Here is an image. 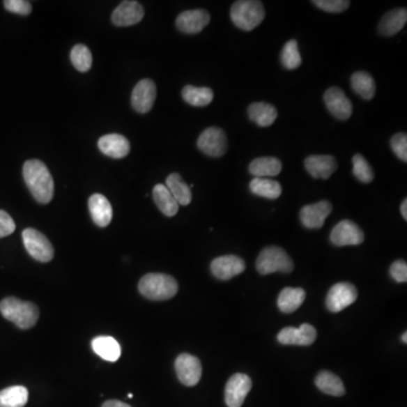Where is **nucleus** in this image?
I'll use <instances>...</instances> for the list:
<instances>
[{"label": "nucleus", "mask_w": 407, "mask_h": 407, "mask_svg": "<svg viewBox=\"0 0 407 407\" xmlns=\"http://www.w3.org/2000/svg\"><path fill=\"white\" fill-rule=\"evenodd\" d=\"M23 177L31 194L40 204L52 201L54 192V178L47 165L39 160H29L23 167Z\"/></svg>", "instance_id": "1"}, {"label": "nucleus", "mask_w": 407, "mask_h": 407, "mask_svg": "<svg viewBox=\"0 0 407 407\" xmlns=\"http://www.w3.org/2000/svg\"><path fill=\"white\" fill-rule=\"evenodd\" d=\"M0 312L7 321L15 323L21 330H29L39 321V308L34 303L16 298H6L0 302Z\"/></svg>", "instance_id": "2"}, {"label": "nucleus", "mask_w": 407, "mask_h": 407, "mask_svg": "<svg viewBox=\"0 0 407 407\" xmlns=\"http://www.w3.org/2000/svg\"><path fill=\"white\" fill-rule=\"evenodd\" d=\"M138 289L147 299L164 301L177 294L178 283L172 276L161 272H151L141 277Z\"/></svg>", "instance_id": "3"}, {"label": "nucleus", "mask_w": 407, "mask_h": 407, "mask_svg": "<svg viewBox=\"0 0 407 407\" xmlns=\"http://www.w3.org/2000/svg\"><path fill=\"white\" fill-rule=\"evenodd\" d=\"M230 17L238 29L249 32L261 25L265 18V8L258 0H238L231 7Z\"/></svg>", "instance_id": "4"}, {"label": "nucleus", "mask_w": 407, "mask_h": 407, "mask_svg": "<svg viewBox=\"0 0 407 407\" xmlns=\"http://www.w3.org/2000/svg\"><path fill=\"white\" fill-rule=\"evenodd\" d=\"M256 267L259 274L268 275L276 272H291L293 270L294 263L284 249L272 246L263 249L259 254Z\"/></svg>", "instance_id": "5"}, {"label": "nucleus", "mask_w": 407, "mask_h": 407, "mask_svg": "<svg viewBox=\"0 0 407 407\" xmlns=\"http://www.w3.org/2000/svg\"><path fill=\"white\" fill-rule=\"evenodd\" d=\"M23 243L26 252L41 263L52 261L54 256V247L48 238L36 229H25L23 231Z\"/></svg>", "instance_id": "6"}, {"label": "nucleus", "mask_w": 407, "mask_h": 407, "mask_svg": "<svg viewBox=\"0 0 407 407\" xmlns=\"http://www.w3.org/2000/svg\"><path fill=\"white\" fill-rule=\"evenodd\" d=\"M197 146L210 158H221L228 151V137L219 127L205 129L198 138Z\"/></svg>", "instance_id": "7"}, {"label": "nucleus", "mask_w": 407, "mask_h": 407, "mask_svg": "<svg viewBox=\"0 0 407 407\" xmlns=\"http://www.w3.org/2000/svg\"><path fill=\"white\" fill-rule=\"evenodd\" d=\"M358 299V290L348 282H341L334 285L327 295V309L332 314H337L353 305Z\"/></svg>", "instance_id": "8"}, {"label": "nucleus", "mask_w": 407, "mask_h": 407, "mask_svg": "<svg viewBox=\"0 0 407 407\" xmlns=\"http://www.w3.org/2000/svg\"><path fill=\"white\" fill-rule=\"evenodd\" d=\"M330 241L337 247L359 246L364 241V233L356 223L344 220L332 229Z\"/></svg>", "instance_id": "9"}, {"label": "nucleus", "mask_w": 407, "mask_h": 407, "mask_svg": "<svg viewBox=\"0 0 407 407\" xmlns=\"http://www.w3.org/2000/svg\"><path fill=\"white\" fill-rule=\"evenodd\" d=\"M176 372L185 386H196L201 381L203 369L198 358L192 354L183 353L176 360Z\"/></svg>", "instance_id": "10"}, {"label": "nucleus", "mask_w": 407, "mask_h": 407, "mask_svg": "<svg viewBox=\"0 0 407 407\" xmlns=\"http://www.w3.org/2000/svg\"><path fill=\"white\" fill-rule=\"evenodd\" d=\"M252 387V379L247 374H233L225 386V403L229 407L243 406Z\"/></svg>", "instance_id": "11"}, {"label": "nucleus", "mask_w": 407, "mask_h": 407, "mask_svg": "<svg viewBox=\"0 0 407 407\" xmlns=\"http://www.w3.org/2000/svg\"><path fill=\"white\" fill-rule=\"evenodd\" d=\"M323 101L328 111L336 119L344 121L352 116V111H353L352 103L339 87L328 89L323 94Z\"/></svg>", "instance_id": "12"}, {"label": "nucleus", "mask_w": 407, "mask_h": 407, "mask_svg": "<svg viewBox=\"0 0 407 407\" xmlns=\"http://www.w3.org/2000/svg\"><path fill=\"white\" fill-rule=\"evenodd\" d=\"M316 339H317V330L309 323H303L299 328L285 327L277 335V341L283 345L308 346V345L314 344Z\"/></svg>", "instance_id": "13"}, {"label": "nucleus", "mask_w": 407, "mask_h": 407, "mask_svg": "<svg viewBox=\"0 0 407 407\" xmlns=\"http://www.w3.org/2000/svg\"><path fill=\"white\" fill-rule=\"evenodd\" d=\"M245 270H246L245 261L234 254L215 258L210 263L213 275L222 281H228L234 276L239 275Z\"/></svg>", "instance_id": "14"}, {"label": "nucleus", "mask_w": 407, "mask_h": 407, "mask_svg": "<svg viewBox=\"0 0 407 407\" xmlns=\"http://www.w3.org/2000/svg\"><path fill=\"white\" fill-rule=\"evenodd\" d=\"M156 100V85L152 79H141L134 87L132 93V105L138 114H147Z\"/></svg>", "instance_id": "15"}, {"label": "nucleus", "mask_w": 407, "mask_h": 407, "mask_svg": "<svg viewBox=\"0 0 407 407\" xmlns=\"http://www.w3.org/2000/svg\"><path fill=\"white\" fill-rule=\"evenodd\" d=\"M332 206L330 201H321L316 204L305 205L300 212V219L305 228L310 230L321 229L325 224V220L332 213Z\"/></svg>", "instance_id": "16"}, {"label": "nucleus", "mask_w": 407, "mask_h": 407, "mask_svg": "<svg viewBox=\"0 0 407 407\" xmlns=\"http://www.w3.org/2000/svg\"><path fill=\"white\" fill-rule=\"evenodd\" d=\"M210 13L205 9H192L181 13L176 20V25L181 32L197 34L210 24Z\"/></svg>", "instance_id": "17"}, {"label": "nucleus", "mask_w": 407, "mask_h": 407, "mask_svg": "<svg viewBox=\"0 0 407 407\" xmlns=\"http://www.w3.org/2000/svg\"><path fill=\"white\" fill-rule=\"evenodd\" d=\"M144 17V8L137 1H123L114 9L111 21L117 26L136 25Z\"/></svg>", "instance_id": "18"}, {"label": "nucleus", "mask_w": 407, "mask_h": 407, "mask_svg": "<svg viewBox=\"0 0 407 407\" xmlns=\"http://www.w3.org/2000/svg\"><path fill=\"white\" fill-rule=\"evenodd\" d=\"M305 170L314 179H328L339 168L332 155H310L305 161Z\"/></svg>", "instance_id": "19"}, {"label": "nucleus", "mask_w": 407, "mask_h": 407, "mask_svg": "<svg viewBox=\"0 0 407 407\" xmlns=\"http://www.w3.org/2000/svg\"><path fill=\"white\" fill-rule=\"evenodd\" d=\"M98 146L105 155L109 156L111 159H123L130 152L128 139L119 134H108V135L102 136L99 139Z\"/></svg>", "instance_id": "20"}, {"label": "nucleus", "mask_w": 407, "mask_h": 407, "mask_svg": "<svg viewBox=\"0 0 407 407\" xmlns=\"http://www.w3.org/2000/svg\"><path fill=\"white\" fill-rule=\"evenodd\" d=\"M91 217L100 228H105L110 224L112 220V206L105 196L101 194H94L89 199Z\"/></svg>", "instance_id": "21"}, {"label": "nucleus", "mask_w": 407, "mask_h": 407, "mask_svg": "<svg viewBox=\"0 0 407 407\" xmlns=\"http://www.w3.org/2000/svg\"><path fill=\"white\" fill-rule=\"evenodd\" d=\"M407 22L406 8L392 9L381 18L378 31L381 36H392L403 30Z\"/></svg>", "instance_id": "22"}, {"label": "nucleus", "mask_w": 407, "mask_h": 407, "mask_svg": "<svg viewBox=\"0 0 407 407\" xmlns=\"http://www.w3.org/2000/svg\"><path fill=\"white\" fill-rule=\"evenodd\" d=\"M248 116L258 126L270 127L275 123L277 110L274 105L266 102H254L249 105Z\"/></svg>", "instance_id": "23"}, {"label": "nucleus", "mask_w": 407, "mask_h": 407, "mask_svg": "<svg viewBox=\"0 0 407 407\" xmlns=\"http://www.w3.org/2000/svg\"><path fill=\"white\" fill-rule=\"evenodd\" d=\"M92 348L100 358L110 362H116L121 355L119 343L110 336L96 337L92 341Z\"/></svg>", "instance_id": "24"}, {"label": "nucleus", "mask_w": 407, "mask_h": 407, "mask_svg": "<svg viewBox=\"0 0 407 407\" xmlns=\"http://www.w3.org/2000/svg\"><path fill=\"white\" fill-rule=\"evenodd\" d=\"M282 171V162L276 158H258L249 165V172L254 178L275 177Z\"/></svg>", "instance_id": "25"}, {"label": "nucleus", "mask_w": 407, "mask_h": 407, "mask_svg": "<svg viewBox=\"0 0 407 407\" xmlns=\"http://www.w3.org/2000/svg\"><path fill=\"white\" fill-rule=\"evenodd\" d=\"M165 187L169 189L171 195L174 196L179 205L187 206L192 203V189L183 181V177L179 174H171L167 178Z\"/></svg>", "instance_id": "26"}, {"label": "nucleus", "mask_w": 407, "mask_h": 407, "mask_svg": "<svg viewBox=\"0 0 407 407\" xmlns=\"http://www.w3.org/2000/svg\"><path fill=\"white\" fill-rule=\"evenodd\" d=\"M305 300V292L301 288H285L282 290L277 300L279 309L283 314L297 312Z\"/></svg>", "instance_id": "27"}, {"label": "nucleus", "mask_w": 407, "mask_h": 407, "mask_svg": "<svg viewBox=\"0 0 407 407\" xmlns=\"http://www.w3.org/2000/svg\"><path fill=\"white\" fill-rule=\"evenodd\" d=\"M314 383H316L318 390L325 392L327 395L339 397L345 394L344 383L341 381V378L337 377L332 372L326 371V370L319 372L316 377Z\"/></svg>", "instance_id": "28"}, {"label": "nucleus", "mask_w": 407, "mask_h": 407, "mask_svg": "<svg viewBox=\"0 0 407 407\" xmlns=\"http://www.w3.org/2000/svg\"><path fill=\"white\" fill-rule=\"evenodd\" d=\"M153 198H154L156 206L159 207V210L168 217L176 215L179 210V204L174 199V196L171 195V192L164 185L159 183L154 187Z\"/></svg>", "instance_id": "29"}, {"label": "nucleus", "mask_w": 407, "mask_h": 407, "mask_svg": "<svg viewBox=\"0 0 407 407\" xmlns=\"http://www.w3.org/2000/svg\"><path fill=\"white\" fill-rule=\"evenodd\" d=\"M252 194L267 199H277L282 195V187L275 180L267 178H254L249 185Z\"/></svg>", "instance_id": "30"}, {"label": "nucleus", "mask_w": 407, "mask_h": 407, "mask_svg": "<svg viewBox=\"0 0 407 407\" xmlns=\"http://www.w3.org/2000/svg\"><path fill=\"white\" fill-rule=\"evenodd\" d=\"M183 99L192 107H207L212 103L214 93L210 87H196L187 85L183 87Z\"/></svg>", "instance_id": "31"}, {"label": "nucleus", "mask_w": 407, "mask_h": 407, "mask_svg": "<svg viewBox=\"0 0 407 407\" xmlns=\"http://www.w3.org/2000/svg\"><path fill=\"white\" fill-rule=\"evenodd\" d=\"M352 89L362 99L371 100L376 94V82L369 72H356L351 77Z\"/></svg>", "instance_id": "32"}, {"label": "nucleus", "mask_w": 407, "mask_h": 407, "mask_svg": "<svg viewBox=\"0 0 407 407\" xmlns=\"http://www.w3.org/2000/svg\"><path fill=\"white\" fill-rule=\"evenodd\" d=\"M29 392L23 386L8 387L0 392V407H24Z\"/></svg>", "instance_id": "33"}, {"label": "nucleus", "mask_w": 407, "mask_h": 407, "mask_svg": "<svg viewBox=\"0 0 407 407\" xmlns=\"http://www.w3.org/2000/svg\"><path fill=\"white\" fill-rule=\"evenodd\" d=\"M70 60H72V66L75 67L78 72H89L93 63L90 49L84 45H77L72 49Z\"/></svg>", "instance_id": "34"}, {"label": "nucleus", "mask_w": 407, "mask_h": 407, "mask_svg": "<svg viewBox=\"0 0 407 407\" xmlns=\"http://www.w3.org/2000/svg\"><path fill=\"white\" fill-rule=\"evenodd\" d=\"M282 65L289 70L299 68L302 63V58L300 54L298 43L295 40H290L286 45L283 47L281 54Z\"/></svg>", "instance_id": "35"}, {"label": "nucleus", "mask_w": 407, "mask_h": 407, "mask_svg": "<svg viewBox=\"0 0 407 407\" xmlns=\"http://www.w3.org/2000/svg\"><path fill=\"white\" fill-rule=\"evenodd\" d=\"M352 162H353L354 177L363 183H372V180L374 179V172L370 163L364 159V156L355 154Z\"/></svg>", "instance_id": "36"}, {"label": "nucleus", "mask_w": 407, "mask_h": 407, "mask_svg": "<svg viewBox=\"0 0 407 407\" xmlns=\"http://www.w3.org/2000/svg\"><path fill=\"white\" fill-rule=\"evenodd\" d=\"M312 3L325 12L334 14L345 12L351 5L348 0H314Z\"/></svg>", "instance_id": "37"}, {"label": "nucleus", "mask_w": 407, "mask_h": 407, "mask_svg": "<svg viewBox=\"0 0 407 407\" xmlns=\"http://www.w3.org/2000/svg\"><path fill=\"white\" fill-rule=\"evenodd\" d=\"M392 152L401 161L407 162V135L405 132H399L392 136L390 141Z\"/></svg>", "instance_id": "38"}, {"label": "nucleus", "mask_w": 407, "mask_h": 407, "mask_svg": "<svg viewBox=\"0 0 407 407\" xmlns=\"http://www.w3.org/2000/svg\"><path fill=\"white\" fill-rule=\"evenodd\" d=\"M3 6L8 12L18 14V15L26 16L32 12V5L30 1H25V0H5Z\"/></svg>", "instance_id": "39"}, {"label": "nucleus", "mask_w": 407, "mask_h": 407, "mask_svg": "<svg viewBox=\"0 0 407 407\" xmlns=\"http://www.w3.org/2000/svg\"><path fill=\"white\" fill-rule=\"evenodd\" d=\"M390 275L397 283H405L407 281V263L405 261H396L390 266Z\"/></svg>", "instance_id": "40"}, {"label": "nucleus", "mask_w": 407, "mask_h": 407, "mask_svg": "<svg viewBox=\"0 0 407 407\" xmlns=\"http://www.w3.org/2000/svg\"><path fill=\"white\" fill-rule=\"evenodd\" d=\"M15 229L14 220L5 210H0V238L8 237Z\"/></svg>", "instance_id": "41"}, {"label": "nucleus", "mask_w": 407, "mask_h": 407, "mask_svg": "<svg viewBox=\"0 0 407 407\" xmlns=\"http://www.w3.org/2000/svg\"><path fill=\"white\" fill-rule=\"evenodd\" d=\"M102 407H132L129 406L126 403H123L120 401H107L105 404L102 405Z\"/></svg>", "instance_id": "42"}, {"label": "nucleus", "mask_w": 407, "mask_h": 407, "mask_svg": "<svg viewBox=\"0 0 407 407\" xmlns=\"http://www.w3.org/2000/svg\"><path fill=\"white\" fill-rule=\"evenodd\" d=\"M401 214L403 216V219L406 221L407 220V199H404V201L401 203Z\"/></svg>", "instance_id": "43"}, {"label": "nucleus", "mask_w": 407, "mask_h": 407, "mask_svg": "<svg viewBox=\"0 0 407 407\" xmlns=\"http://www.w3.org/2000/svg\"><path fill=\"white\" fill-rule=\"evenodd\" d=\"M401 341H403V343H404V344H406L407 343V332H405L404 334H403V336H401Z\"/></svg>", "instance_id": "44"}]
</instances>
